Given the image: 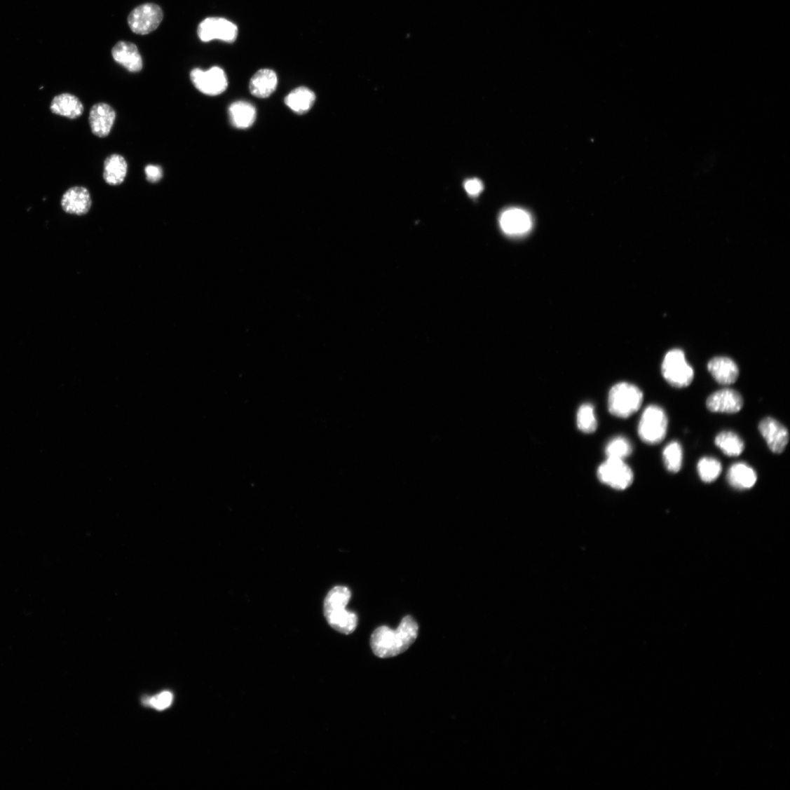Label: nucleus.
<instances>
[{
	"label": "nucleus",
	"mask_w": 790,
	"mask_h": 790,
	"mask_svg": "<svg viewBox=\"0 0 790 790\" xmlns=\"http://www.w3.org/2000/svg\"><path fill=\"white\" fill-rule=\"evenodd\" d=\"M145 174L148 182L156 183L163 178V171L158 165H148L145 168Z\"/></svg>",
	"instance_id": "29"
},
{
	"label": "nucleus",
	"mask_w": 790,
	"mask_h": 790,
	"mask_svg": "<svg viewBox=\"0 0 790 790\" xmlns=\"http://www.w3.org/2000/svg\"><path fill=\"white\" fill-rule=\"evenodd\" d=\"M163 19L162 9L158 5L146 4L132 10L128 22L130 29L137 35H147L155 31Z\"/></svg>",
	"instance_id": "7"
},
{
	"label": "nucleus",
	"mask_w": 790,
	"mask_h": 790,
	"mask_svg": "<svg viewBox=\"0 0 790 790\" xmlns=\"http://www.w3.org/2000/svg\"><path fill=\"white\" fill-rule=\"evenodd\" d=\"M128 173V163L121 155L113 154L104 162V178L110 186H120L125 179Z\"/></svg>",
	"instance_id": "21"
},
{
	"label": "nucleus",
	"mask_w": 790,
	"mask_h": 790,
	"mask_svg": "<svg viewBox=\"0 0 790 790\" xmlns=\"http://www.w3.org/2000/svg\"><path fill=\"white\" fill-rule=\"evenodd\" d=\"M633 451L631 442L623 436L615 437L605 449L608 458L625 461L632 455Z\"/></svg>",
	"instance_id": "26"
},
{
	"label": "nucleus",
	"mask_w": 790,
	"mask_h": 790,
	"mask_svg": "<svg viewBox=\"0 0 790 790\" xmlns=\"http://www.w3.org/2000/svg\"><path fill=\"white\" fill-rule=\"evenodd\" d=\"M191 80L195 88L201 93L216 96L224 93L229 85L225 71L220 67L214 66L209 70H192Z\"/></svg>",
	"instance_id": "8"
},
{
	"label": "nucleus",
	"mask_w": 790,
	"mask_h": 790,
	"mask_svg": "<svg viewBox=\"0 0 790 790\" xmlns=\"http://www.w3.org/2000/svg\"><path fill=\"white\" fill-rule=\"evenodd\" d=\"M231 124L239 129H247L253 125L257 120V109L247 102H237L229 109Z\"/></svg>",
	"instance_id": "20"
},
{
	"label": "nucleus",
	"mask_w": 790,
	"mask_h": 790,
	"mask_svg": "<svg viewBox=\"0 0 790 790\" xmlns=\"http://www.w3.org/2000/svg\"><path fill=\"white\" fill-rule=\"evenodd\" d=\"M599 479L618 491H625L632 485L634 473L623 460L608 458L598 468Z\"/></svg>",
	"instance_id": "6"
},
{
	"label": "nucleus",
	"mask_w": 790,
	"mask_h": 790,
	"mask_svg": "<svg viewBox=\"0 0 790 790\" xmlns=\"http://www.w3.org/2000/svg\"><path fill=\"white\" fill-rule=\"evenodd\" d=\"M744 404L742 395L730 388L718 390L706 400V407L713 413L737 414L743 409Z\"/></svg>",
	"instance_id": "12"
},
{
	"label": "nucleus",
	"mask_w": 790,
	"mask_h": 790,
	"mask_svg": "<svg viewBox=\"0 0 790 790\" xmlns=\"http://www.w3.org/2000/svg\"><path fill=\"white\" fill-rule=\"evenodd\" d=\"M499 223L502 231L512 237L524 236L533 227L531 215L523 209L515 207L503 211L500 216Z\"/></svg>",
	"instance_id": "10"
},
{
	"label": "nucleus",
	"mask_w": 790,
	"mask_h": 790,
	"mask_svg": "<svg viewBox=\"0 0 790 790\" xmlns=\"http://www.w3.org/2000/svg\"><path fill=\"white\" fill-rule=\"evenodd\" d=\"M62 210L71 214H86L92 207V198L85 187L76 186L67 191L61 199Z\"/></svg>",
	"instance_id": "14"
},
{
	"label": "nucleus",
	"mask_w": 790,
	"mask_h": 790,
	"mask_svg": "<svg viewBox=\"0 0 790 790\" xmlns=\"http://www.w3.org/2000/svg\"><path fill=\"white\" fill-rule=\"evenodd\" d=\"M50 109L55 114L74 120L82 115L83 106L76 96L70 93H62L53 98Z\"/></svg>",
	"instance_id": "17"
},
{
	"label": "nucleus",
	"mask_w": 790,
	"mask_h": 790,
	"mask_svg": "<svg viewBox=\"0 0 790 790\" xmlns=\"http://www.w3.org/2000/svg\"><path fill=\"white\" fill-rule=\"evenodd\" d=\"M418 626L410 615L403 618L396 629L382 626L377 628L371 637V647L376 657L381 659L396 657L407 651L416 641Z\"/></svg>",
	"instance_id": "1"
},
{
	"label": "nucleus",
	"mask_w": 790,
	"mask_h": 790,
	"mask_svg": "<svg viewBox=\"0 0 790 790\" xmlns=\"http://www.w3.org/2000/svg\"><path fill=\"white\" fill-rule=\"evenodd\" d=\"M727 479L733 487L737 490H749L753 487L758 475L755 470L747 463H737L732 465L728 472Z\"/></svg>",
	"instance_id": "19"
},
{
	"label": "nucleus",
	"mask_w": 790,
	"mask_h": 790,
	"mask_svg": "<svg viewBox=\"0 0 790 790\" xmlns=\"http://www.w3.org/2000/svg\"><path fill=\"white\" fill-rule=\"evenodd\" d=\"M351 598L348 587L335 586L328 592L324 601V615L329 625L340 633L350 634L358 625L356 613L347 611Z\"/></svg>",
	"instance_id": "2"
},
{
	"label": "nucleus",
	"mask_w": 790,
	"mask_h": 790,
	"mask_svg": "<svg viewBox=\"0 0 790 790\" xmlns=\"http://www.w3.org/2000/svg\"><path fill=\"white\" fill-rule=\"evenodd\" d=\"M708 369L716 381L723 386L733 384L739 377L738 366L729 357L713 358L708 363Z\"/></svg>",
	"instance_id": "16"
},
{
	"label": "nucleus",
	"mask_w": 790,
	"mask_h": 790,
	"mask_svg": "<svg viewBox=\"0 0 790 790\" xmlns=\"http://www.w3.org/2000/svg\"><path fill=\"white\" fill-rule=\"evenodd\" d=\"M662 374L672 388L678 389L687 388L695 378L693 367L688 363L681 349H672L667 353L662 365Z\"/></svg>",
	"instance_id": "5"
},
{
	"label": "nucleus",
	"mask_w": 790,
	"mask_h": 790,
	"mask_svg": "<svg viewBox=\"0 0 790 790\" xmlns=\"http://www.w3.org/2000/svg\"><path fill=\"white\" fill-rule=\"evenodd\" d=\"M198 36L203 42L220 40L233 43L238 39V27L224 18H210L199 24Z\"/></svg>",
	"instance_id": "9"
},
{
	"label": "nucleus",
	"mask_w": 790,
	"mask_h": 790,
	"mask_svg": "<svg viewBox=\"0 0 790 790\" xmlns=\"http://www.w3.org/2000/svg\"><path fill=\"white\" fill-rule=\"evenodd\" d=\"M758 429L772 453L779 455L784 451L789 441V433L778 420L766 417L761 421Z\"/></svg>",
	"instance_id": "11"
},
{
	"label": "nucleus",
	"mask_w": 790,
	"mask_h": 790,
	"mask_svg": "<svg viewBox=\"0 0 790 790\" xmlns=\"http://www.w3.org/2000/svg\"><path fill=\"white\" fill-rule=\"evenodd\" d=\"M716 446L728 457L741 456L745 449V444L741 437L733 431H722L715 439Z\"/></svg>",
	"instance_id": "23"
},
{
	"label": "nucleus",
	"mask_w": 790,
	"mask_h": 790,
	"mask_svg": "<svg viewBox=\"0 0 790 790\" xmlns=\"http://www.w3.org/2000/svg\"><path fill=\"white\" fill-rule=\"evenodd\" d=\"M116 120L114 109L107 104L94 105L90 112L89 122L94 135L100 138L109 136Z\"/></svg>",
	"instance_id": "13"
},
{
	"label": "nucleus",
	"mask_w": 790,
	"mask_h": 790,
	"mask_svg": "<svg viewBox=\"0 0 790 790\" xmlns=\"http://www.w3.org/2000/svg\"><path fill=\"white\" fill-rule=\"evenodd\" d=\"M315 102V93L305 87L294 90L285 98V105L299 114H304L309 111Z\"/></svg>",
	"instance_id": "22"
},
{
	"label": "nucleus",
	"mask_w": 790,
	"mask_h": 790,
	"mask_svg": "<svg viewBox=\"0 0 790 790\" xmlns=\"http://www.w3.org/2000/svg\"><path fill=\"white\" fill-rule=\"evenodd\" d=\"M278 76L271 69H261L257 71L250 81V91L259 98H267L276 90Z\"/></svg>",
	"instance_id": "18"
},
{
	"label": "nucleus",
	"mask_w": 790,
	"mask_h": 790,
	"mask_svg": "<svg viewBox=\"0 0 790 790\" xmlns=\"http://www.w3.org/2000/svg\"><path fill=\"white\" fill-rule=\"evenodd\" d=\"M112 57L129 72L138 73L142 70V56L137 46L132 43L125 41L117 43L112 49Z\"/></svg>",
	"instance_id": "15"
},
{
	"label": "nucleus",
	"mask_w": 790,
	"mask_h": 790,
	"mask_svg": "<svg viewBox=\"0 0 790 790\" xmlns=\"http://www.w3.org/2000/svg\"><path fill=\"white\" fill-rule=\"evenodd\" d=\"M662 458L665 468L669 472L677 474L682 468L683 451L681 444L674 441L669 443L664 449Z\"/></svg>",
	"instance_id": "24"
},
{
	"label": "nucleus",
	"mask_w": 790,
	"mask_h": 790,
	"mask_svg": "<svg viewBox=\"0 0 790 790\" xmlns=\"http://www.w3.org/2000/svg\"><path fill=\"white\" fill-rule=\"evenodd\" d=\"M643 397L638 386L627 382L617 383L609 393V411L615 416L629 418L641 408Z\"/></svg>",
	"instance_id": "3"
},
{
	"label": "nucleus",
	"mask_w": 790,
	"mask_h": 790,
	"mask_svg": "<svg viewBox=\"0 0 790 790\" xmlns=\"http://www.w3.org/2000/svg\"><path fill=\"white\" fill-rule=\"evenodd\" d=\"M464 186L466 192L473 196H478L484 189L482 182L478 179L467 180Z\"/></svg>",
	"instance_id": "30"
},
{
	"label": "nucleus",
	"mask_w": 790,
	"mask_h": 790,
	"mask_svg": "<svg viewBox=\"0 0 790 790\" xmlns=\"http://www.w3.org/2000/svg\"><path fill=\"white\" fill-rule=\"evenodd\" d=\"M697 472L702 482L711 483L721 475L722 465L721 462L714 458L704 457L697 463Z\"/></svg>",
	"instance_id": "25"
},
{
	"label": "nucleus",
	"mask_w": 790,
	"mask_h": 790,
	"mask_svg": "<svg viewBox=\"0 0 790 790\" xmlns=\"http://www.w3.org/2000/svg\"><path fill=\"white\" fill-rule=\"evenodd\" d=\"M668 417L665 410L658 405L648 406L644 410L638 425V435L648 445H658L666 438Z\"/></svg>",
	"instance_id": "4"
},
{
	"label": "nucleus",
	"mask_w": 790,
	"mask_h": 790,
	"mask_svg": "<svg viewBox=\"0 0 790 790\" xmlns=\"http://www.w3.org/2000/svg\"><path fill=\"white\" fill-rule=\"evenodd\" d=\"M577 425L580 431L584 433H593L597 428V420L594 414V408L592 404L582 405L577 414Z\"/></svg>",
	"instance_id": "27"
},
{
	"label": "nucleus",
	"mask_w": 790,
	"mask_h": 790,
	"mask_svg": "<svg viewBox=\"0 0 790 790\" xmlns=\"http://www.w3.org/2000/svg\"><path fill=\"white\" fill-rule=\"evenodd\" d=\"M173 701V695L170 692H163L161 694L150 698L148 703L153 708L163 711L169 707Z\"/></svg>",
	"instance_id": "28"
}]
</instances>
